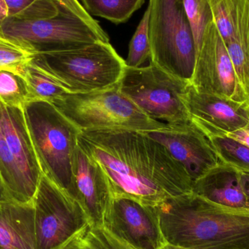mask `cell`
<instances>
[{"label": "cell", "mask_w": 249, "mask_h": 249, "mask_svg": "<svg viewBox=\"0 0 249 249\" xmlns=\"http://www.w3.org/2000/svg\"><path fill=\"white\" fill-rule=\"evenodd\" d=\"M78 143L102 168L112 197L157 206L193 190V181L185 170L144 132L82 130Z\"/></svg>", "instance_id": "cell-1"}, {"label": "cell", "mask_w": 249, "mask_h": 249, "mask_svg": "<svg viewBox=\"0 0 249 249\" xmlns=\"http://www.w3.org/2000/svg\"><path fill=\"white\" fill-rule=\"evenodd\" d=\"M156 207L165 244L198 249H249V209L229 207L193 193Z\"/></svg>", "instance_id": "cell-2"}, {"label": "cell", "mask_w": 249, "mask_h": 249, "mask_svg": "<svg viewBox=\"0 0 249 249\" xmlns=\"http://www.w3.org/2000/svg\"><path fill=\"white\" fill-rule=\"evenodd\" d=\"M23 112L42 175L74 198L73 158L81 130L45 101L28 102Z\"/></svg>", "instance_id": "cell-3"}, {"label": "cell", "mask_w": 249, "mask_h": 249, "mask_svg": "<svg viewBox=\"0 0 249 249\" xmlns=\"http://www.w3.org/2000/svg\"><path fill=\"white\" fill-rule=\"evenodd\" d=\"M33 61L68 93H86L116 86L125 70V61L109 42L35 55Z\"/></svg>", "instance_id": "cell-4"}, {"label": "cell", "mask_w": 249, "mask_h": 249, "mask_svg": "<svg viewBox=\"0 0 249 249\" xmlns=\"http://www.w3.org/2000/svg\"><path fill=\"white\" fill-rule=\"evenodd\" d=\"M52 105L81 131L125 129L149 132L166 126L145 115L121 91L119 83L98 91L67 93Z\"/></svg>", "instance_id": "cell-5"}, {"label": "cell", "mask_w": 249, "mask_h": 249, "mask_svg": "<svg viewBox=\"0 0 249 249\" xmlns=\"http://www.w3.org/2000/svg\"><path fill=\"white\" fill-rule=\"evenodd\" d=\"M149 6L150 64L191 83L196 44L182 0H149Z\"/></svg>", "instance_id": "cell-6"}, {"label": "cell", "mask_w": 249, "mask_h": 249, "mask_svg": "<svg viewBox=\"0 0 249 249\" xmlns=\"http://www.w3.org/2000/svg\"><path fill=\"white\" fill-rule=\"evenodd\" d=\"M0 176L13 201L33 204L42 174L23 108L0 102Z\"/></svg>", "instance_id": "cell-7"}, {"label": "cell", "mask_w": 249, "mask_h": 249, "mask_svg": "<svg viewBox=\"0 0 249 249\" xmlns=\"http://www.w3.org/2000/svg\"><path fill=\"white\" fill-rule=\"evenodd\" d=\"M190 84L150 64L136 68L126 67L119 87L149 118L178 124L191 120L183 100Z\"/></svg>", "instance_id": "cell-8"}, {"label": "cell", "mask_w": 249, "mask_h": 249, "mask_svg": "<svg viewBox=\"0 0 249 249\" xmlns=\"http://www.w3.org/2000/svg\"><path fill=\"white\" fill-rule=\"evenodd\" d=\"M4 36L36 55L109 42L68 9L61 7L53 17L39 20L8 18L0 29Z\"/></svg>", "instance_id": "cell-9"}, {"label": "cell", "mask_w": 249, "mask_h": 249, "mask_svg": "<svg viewBox=\"0 0 249 249\" xmlns=\"http://www.w3.org/2000/svg\"><path fill=\"white\" fill-rule=\"evenodd\" d=\"M35 249H59L90 225L81 205L42 175L33 200Z\"/></svg>", "instance_id": "cell-10"}, {"label": "cell", "mask_w": 249, "mask_h": 249, "mask_svg": "<svg viewBox=\"0 0 249 249\" xmlns=\"http://www.w3.org/2000/svg\"><path fill=\"white\" fill-rule=\"evenodd\" d=\"M191 85L200 91L215 93L237 102H247L225 42L213 20L203 34L196 56Z\"/></svg>", "instance_id": "cell-11"}, {"label": "cell", "mask_w": 249, "mask_h": 249, "mask_svg": "<svg viewBox=\"0 0 249 249\" xmlns=\"http://www.w3.org/2000/svg\"><path fill=\"white\" fill-rule=\"evenodd\" d=\"M144 133L165 148L193 183L222 162L210 138L191 120Z\"/></svg>", "instance_id": "cell-12"}, {"label": "cell", "mask_w": 249, "mask_h": 249, "mask_svg": "<svg viewBox=\"0 0 249 249\" xmlns=\"http://www.w3.org/2000/svg\"><path fill=\"white\" fill-rule=\"evenodd\" d=\"M103 227L137 249H160L165 244L156 207L128 197H112Z\"/></svg>", "instance_id": "cell-13"}, {"label": "cell", "mask_w": 249, "mask_h": 249, "mask_svg": "<svg viewBox=\"0 0 249 249\" xmlns=\"http://www.w3.org/2000/svg\"><path fill=\"white\" fill-rule=\"evenodd\" d=\"M190 119L208 136H225L249 121V102L200 91L191 84L183 97Z\"/></svg>", "instance_id": "cell-14"}, {"label": "cell", "mask_w": 249, "mask_h": 249, "mask_svg": "<svg viewBox=\"0 0 249 249\" xmlns=\"http://www.w3.org/2000/svg\"><path fill=\"white\" fill-rule=\"evenodd\" d=\"M72 179L74 199L87 213L90 225L103 227L112 193L102 168L79 143L73 158Z\"/></svg>", "instance_id": "cell-15"}, {"label": "cell", "mask_w": 249, "mask_h": 249, "mask_svg": "<svg viewBox=\"0 0 249 249\" xmlns=\"http://www.w3.org/2000/svg\"><path fill=\"white\" fill-rule=\"evenodd\" d=\"M192 193L222 206L248 209L241 171L222 162L195 181Z\"/></svg>", "instance_id": "cell-16"}, {"label": "cell", "mask_w": 249, "mask_h": 249, "mask_svg": "<svg viewBox=\"0 0 249 249\" xmlns=\"http://www.w3.org/2000/svg\"><path fill=\"white\" fill-rule=\"evenodd\" d=\"M0 249H35L33 204L0 203Z\"/></svg>", "instance_id": "cell-17"}, {"label": "cell", "mask_w": 249, "mask_h": 249, "mask_svg": "<svg viewBox=\"0 0 249 249\" xmlns=\"http://www.w3.org/2000/svg\"><path fill=\"white\" fill-rule=\"evenodd\" d=\"M237 77L249 93V0H238L235 32L225 43Z\"/></svg>", "instance_id": "cell-18"}, {"label": "cell", "mask_w": 249, "mask_h": 249, "mask_svg": "<svg viewBox=\"0 0 249 249\" xmlns=\"http://www.w3.org/2000/svg\"><path fill=\"white\" fill-rule=\"evenodd\" d=\"M22 76L27 83L32 101H45L52 104L68 93L56 80L38 67L33 60L25 67Z\"/></svg>", "instance_id": "cell-19"}, {"label": "cell", "mask_w": 249, "mask_h": 249, "mask_svg": "<svg viewBox=\"0 0 249 249\" xmlns=\"http://www.w3.org/2000/svg\"><path fill=\"white\" fill-rule=\"evenodd\" d=\"M59 249H137L111 233L104 227L89 226Z\"/></svg>", "instance_id": "cell-20"}, {"label": "cell", "mask_w": 249, "mask_h": 249, "mask_svg": "<svg viewBox=\"0 0 249 249\" xmlns=\"http://www.w3.org/2000/svg\"><path fill=\"white\" fill-rule=\"evenodd\" d=\"M145 0H81L82 5L90 16H98L115 24L127 22Z\"/></svg>", "instance_id": "cell-21"}, {"label": "cell", "mask_w": 249, "mask_h": 249, "mask_svg": "<svg viewBox=\"0 0 249 249\" xmlns=\"http://www.w3.org/2000/svg\"><path fill=\"white\" fill-rule=\"evenodd\" d=\"M4 1L7 6L8 18L17 20H33L53 17L58 14L63 7L57 0Z\"/></svg>", "instance_id": "cell-22"}, {"label": "cell", "mask_w": 249, "mask_h": 249, "mask_svg": "<svg viewBox=\"0 0 249 249\" xmlns=\"http://www.w3.org/2000/svg\"><path fill=\"white\" fill-rule=\"evenodd\" d=\"M31 101L32 95L24 77L14 71L0 70V102L23 108Z\"/></svg>", "instance_id": "cell-23"}, {"label": "cell", "mask_w": 249, "mask_h": 249, "mask_svg": "<svg viewBox=\"0 0 249 249\" xmlns=\"http://www.w3.org/2000/svg\"><path fill=\"white\" fill-rule=\"evenodd\" d=\"M220 160L241 172L249 173V147L228 136H209Z\"/></svg>", "instance_id": "cell-24"}, {"label": "cell", "mask_w": 249, "mask_h": 249, "mask_svg": "<svg viewBox=\"0 0 249 249\" xmlns=\"http://www.w3.org/2000/svg\"><path fill=\"white\" fill-rule=\"evenodd\" d=\"M35 54L0 32V70L23 74Z\"/></svg>", "instance_id": "cell-25"}, {"label": "cell", "mask_w": 249, "mask_h": 249, "mask_svg": "<svg viewBox=\"0 0 249 249\" xmlns=\"http://www.w3.org/2000/svg\"><path fill=\"white\" fill-rule=\"evenodd\" d=\"M149 15L150 8L148 5L139 26L130 40L128 54L125 64L127 67H140L148 58H150V40H149Z\"/></svg>", "instance_id": "cell-26"}, {"label": "cell", "mask_w": 249, "mask_h": 249, "mask_svg": "<svg viewBox=\"0 0 249 249\" xmlns=\"http://www.w3.org/2000/svg\"><path fill=\"white\" fill-rule=\"evenodd\" d=\"M196 44V56L201 45L203 34L209 22L213 20L209 0H182Z\"/></svg>", "instance_id": "cell-27"}, {"label": "cell", "mask_w": 249, "mask_h": 249, "mask_svg": "<svg viewBox=\"0 0 249 249\" xmlns=\"http://www.w3.org/2000/svg\"><path fill=\"white\" fill-rule=\"evenodd\" d=\"M238 0H209L213 21L225 43L235 32Z\"/></svg>", "instance_id": "cell-28"}, {"label": "cell", "mask_w": 249, "mask_h": 249, "mask_svg": "<svg viewBox=\"0 0 249 249\" xmlns=\"http://www.w3.org/2000/svg\"><path fill=\"white\" fill-rule=\"evenodd\" d=\"M63 7H66L69 10L74 13L77 17L84 20L85 22L90 25L99 35L109 41V35L102 29L99 23V21L93 18L82 5L79 0H57Z\"/></svg>", "instance_id": "cell-29"}, {"label": "cell", "mask_w": 249, "mask_h": 249, "mask_svg": "<svg viewBox=\"0 0 249 249\" xmlns=\"http://www.w3.org/2000/svg\"><path fill=\"white\" fill-rule=\"evenodd\" d=\"M225 136L231 138L249 147V121L244 127L235 131L227 133Z\"/></svg>", "instance_id": "cell-30"}, {"label": "cell", "mask_w": 249, "mask_h": 249, "mask_svg": "<svg viewBox=\"0 0 249 249\" xmlns=\"http://www.w3.org/2000/svg\"><path fill=\"white\" fill-rule=\"evenodd\" d=\"M241 180H242L243 187L244 193L247 197V205L249 209V173L241 172Z\"/></svg>", "instance_id": "cell-31"}, {"label": "cell", "mask_w": 249, "mask_h": 249, "mask_svg": "<svg viewBox=\"0 0 249 249\" xmlns=\"http://www.w3.org/2000/svg\"><path fill=\"white\" fill-rule=\"evenodd\" d=\"M13 201L10 196H9L4 183L0 176V203H6V202Z\"/></svg>", "instance_id": "cell-32"}, {"label": "cell", "mask_w": 249, "mask_h": 249, "mask_svg": "<svg viewBox=\"0 0 249 249\" xmlns=\"http://www.w3.org/2000/svg\"><path fill=\"white\" fill-rule=\"evenodd\" d=\"M8 19V12L4 0H0V29Z\"/></svg>", "instance_id": "cell-33"}, {"label": "cell", "mask_w": 249, "mask_h": 249, "mask_svg": "<svg viewBox=\"0 0 249 249\" xmlns=\"http://www.w3.org/2000/svg\"><path fill=\"white\" fill-rule=\"evenodd\" d=\"M160 249H190L184 248V247H176V246L170 245V244H165L162 246Z\"/></svg>", "instance_id": "cell-34"}, {"label": "cell", "mask_w": 249, "mask_h": 249, "mask_svg": "<svg viewBox=\"0 0 249 249\" xmlns=\"http://www.w3.org/2000/svg\"><path fill=\"white\" fill-rule=\"evenodd\" d=\"M248 100H249V93L248 94Z\"/></svg>", "instance_id": "cell-35"}]
</instances>
